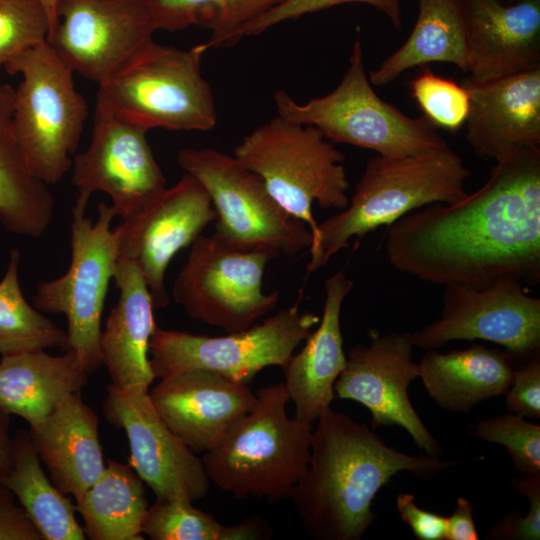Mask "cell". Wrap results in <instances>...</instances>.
<instances>
[{"instance_id": "32", "label": "cell", "mask_w": 540, "mask_h": 540, "mask_svg": "<svg viewBox=\"0 0 540 540\" xmlns=\"http://www.w3.org/2000/svg\"><path fill=\"white\" fill-rule=\"evenodd\" d=\"M19 264L20 252L13 248L0 281V354L64 350L66 331L25 300L19 283Z\"/></svg>"}, {"instance_id": "16", "label": "cell", "mask_w": 540, "mask_h": 540, "mask_svg": "<svg viewBox=\"0 0 540 540\" xmlns=\"http://www.w3.org/2000/svg\"><path fill=\"white\" fill-rule=\"evenodd\" d=\"M103 412L110 424L125 431L129 465L157 500L193 503L206 497L211 483L202 459L160 417L149 388L108 385Z\"/></svg>"}, {"instance_id": "4", "label": "cell", "mask_w": 540, "mask_h": 540, "mask_svg": "<svg viewBox=\"0 0 540 540\" xmlns=\"http://www.w3.org/2000/svg\"><path fill=\"white\" fill-rule=\"evenodd\" d=\"M252 408L201 457L206 474L236 499L289 498L305 473L313 425L290 417L283 383L257 389Z\"/></svg>"}, {"instance_id": "35", "label": "cell", "mask_w": 540, "mask_h": 540, "mask_svg": "<svg viewBox=\"0 0 540 540\" xmlns=\"http://www.w3.org/2000/svg\"><path fill=\"white\" fill-rule=\"evenodd\" d=\"M473 435L503 445L522 476L540 475V425L509 412L480 420Z\"/></svg>"}, {"instance_id": "38", "label": "cell", "mask_w": 540, "mask_h": 540, "mask_svg": "<svg viewBox=\"0 0 540 540\" xmlns=\"http://www.w3.org/2000/svg\"><path fill=\"white\" fill-rule=\"evenodd\" d=\"M513 488L525 495L529 510L525 515L509 513L486 534L487 539L539 540L540 539V475L522 476L510 480Z\"/></svg>"}, {"instance_id": "18", "label": "cell", "mask_w": 540, "mask_h": 540, "mask_svg": "<svg viewBox=\"0 0 540 540\" xmlns=\"http://www.w3.org/2000/svg\"><path fill=\"white\" fill-rule=\"evenodd\" d=\"M148 130L96 107L92 138L72 160L79 193L101 191L116 216L126 218L166 188L165 176L146 139Z\"/></svg>"}, {"instance_id": "31", "label": "cell", "mask_w": 540, "mask_h": 540, "mask_svg": "<svg viewBox=\"0 0 540 540\" xmlns=\"http://www.w3.org/2000/svg\"><path fill=\"white\" fill-rule=\"evenodd\" d=\"M284 0H146L155 30L199 26L210 32L207 49L231 46L242 27Z\"/></svg>"}, {"instance_id": "27", "label": "cell", "mask_w": 540, "mask_h": 540, "mask_svg": "<svg viewBox=\"0 0 540 540\" xmlns=\"http://www.w3.org/2000/svg\"><path fill=\"white\" fill-rule=\"evenodd\" d=\"M14 91L0 81V223L11 233L38 238L53 220L55 200L49 185L30 172L17 144Z\"/></svg>"}, {"instance_id": "44", "label": "cell", "mask_w": 540, "mask_h": 540, "mask_svg": "<svg viewBox=\"0 0 540 540\" xmlns=\"http://www.w3.org/2000/svg\"><path fill=\"white\" fill-rule=\"evenodd\" d=\"M41 2L43 6L45 7L48 17H49V21H50L49 34H50L57 23L56 7H57L58 0H41Z\"/></svg>"}, {"instance_id": "26", "label": "cell", "mask_w": 540, "mask_h": 540, "mask_svg": "<svg viewBox=\"0 0 540 540\" xmlns=\"http://www.w3.org/2000/svg\"><path fill=\"white\" fill-rule=\"evenodd\" d=\"M88 376L70 350L57 356L45 350L2 356L0 410L21 417L34 427L67 396L80 392Z\"/></svg>"}, {"instance_id": "41", "label": "cell", "mask_w": 540, "mask_h": 540, "mask_svg": "<svg viewBox=\"0 0 540 540\" xmlns=\"http://www.w3.org/2000/svg\"><path fill=\"white\" fill-rule=\"evenodd\" d=\"M0 540H44L21 505L0 500Z\"/></svg>"}, {"instance_id": "33", "label": "cell", "mask_w": 540, "mask_h": 540, "mask_svg": "<svg viewBox=\"0 0 540 540\" xmlns=\"http://www.w3.org/2000/svg\"><path fill=\"white\" fill-rule=\"evenodd\" d=\"M267 531L262 518L226 526L185 501L157 500L149 506L142 525L143 535L152 540H254L263 538Z\"/></svg>"}, {"instance_id": "34", "label": "cell", "mask_w": 540, "mask_h": 540, "mask_svg": "<svg viewBox=\"0 0 540 540\" xmlns=\"http://www.w3.org/2000/svg\"><path fill=\"white\" fill-rule=\"evenodd\" d=\"M412 97L436 129L459 130L466 122L470 98L467 89L426 67L409 82Z\"/></svg>"}, {"instance_id": "8", "label": "cell", "mask_w": 540, "mask_h": 540, "mask_svg": "<svg viewBox=\"0 0 540 540\" xmlns=\"http://www.w3.org/2000/svg\"><path fill=\"white\" fill-rule=\"evenodd\" d=\"M4 69L22 80L14 91L13 129L30 172L47 185L72 167L88 115L74 72L43 41L11 59Z\"/></svg>"}, {"instance_id": "37", "label": "cell", "mask_w": 540, "mask_h": 540, "mask_svg": "<svg viewBox=\"0 0 540 540\" xmlns=\"http://www.w3.org/2000/svg\"><path fill=\"white\" fill-rule=\"evenodd\" d=\"M346 3L370 5L385 14L396 28L402 27L400 0H284L242 27L237 34V39L239 41L243 37L256 36L282 22Z\"/></svg>"}, {"instance_id": "46", "label": "cell", "mask_w": 540, "mask_h": 540, "mask_svg": "<svg viewBox=\"0 0 540 540\" xmlns=\"http://www.w3.org/2000/svg\"><path fill=\"white\" fill-rule=\"evenodd\" d=\"M508 1H518V0H508Z\"/></svg>"}, {"instance_id": "42", "label": "cell", "mask_w": 540, "mask_h": 540, "mask_svg": "<svg viewBox=\"0 0 540 540\" xmlns=\"http://www.w3.org/2000/svg\"><path fill=\"white\" fill-rule=\"evenodd\" d=\"M474 507L464 497H458L453 513L447 517L444 540H478Z\"/></svg>"}, {"instance_id": "22", "label": "cell", "mask_w": 540, "mask_h": 540, "mask_svg": "<svg viewBox=\"0 0 540 540\" xmlns=\"http://www.w3.org/2000/svg\"><path fill=\"white\" fill-rule=\"evenodd\" d=\"M353 287L345 268L325 280V301L318 327L282 367L283 385L295 407L294 417L308 424L313 425L331 407L334 384L346 365L340 315L344 299Z\"/></svg>"}, {"instance_id": "6", "label": "cell", "mask_w": 540, "mask_h": 540, "mask_svg": "<svg viewBox=\"0 0 540 540\" xmlns=\"http://www.w3.org/2000/svg\"><path fill=\"white\" fill-rule=\"evenodd\" d=\"M274 102L280 117L313 126L334 144L354 145L381 156L418 155L449 146L425 117H409L376 94L365 71L359 38L333 91L299 103L277 90Z\"/></svg>"}, {"instance_id": "30", "label": "cell", "mask_w": 540, "mask_h": 540, "mask_svg": "<svg viewBox=\"0 0 540 540\" xmlns=\"http://www.w3.org/2000/svg\"><path fill=\"white\" fill-rule=\"evenodd\" d=\"M0 483L18 498L44 540L86 538L75 516L76 506L44 473L29 431L15 434L12 463Z\"/></svg>"}, {"instance_id": "28", "label": "cell", "mask_w": 540, "mask_h": 540, "mask_svg": "<svg viewBox=\"0 0 540 540\" xmlns=\"http://www.w3.org/2000/svg\"><path fill=\"white\" fill-rule=\"evenodd\" d=\"M431 62L469 69L466 27L461 0H419V13L411 34L394 53L371 71L372 85L384 86L404 71Z\"/></svg>"}, {"instance_id": "29", "label": "cell", "mask_w": 540, "mask_h": 540, "mask_svg": "<svg viewBox=\"0 0 540 540\" xmlns=\"http://www.w3.org/2000/svg\"><path fill=\"white\" fill-rule=\"evenodd\" d=\"M144 482L129 464L108 460L100 477L76 500L85 536L92 540H143L149 505Z\"/></svg>"}, {"instance_id": "11", "label": "cell", "mask_w": 540, "mask_h": 540, "mask_svg": "<svg viewBox=\"0 0 540 540\" xmlns=\"http://www.w3.org/2000/svg\"><path fill=\"white\" fill-rule=\"evenodd\" d=\"M177 161L208 192L217 215L215 234L227 244L241 250L269 247L288 256L310 247L307 224L288 213L262 179L234 156L212 148H186Z\"/></svg>"}, {"instance_id": "9", "label": "cell", "mask_w": 540, "mask_h": 540, "mask_svg": "<svg viewBox=\"0 0 540 540\" xmlns=\"http://www.w3.org/2000/svg\"><path fill=\"white\" fill-rule=\"evenodd\" d=\"M90 196L79 193L72 208L71 262L60 277L39 283L33 304L41 312L67 320L65 350L76 354L90 375L102 366L101 320L110 281L118 263L116 214L104 201L95 221L86 215Z\"/></svg>"}, {"instance_id": "24", "label": "cell", "mask_w": 540, "mask_h": 540, "mask_svg": "<svg viewBox=\"0 0 540 540\" xmlns=\"http://www.w3.org/2000/svg\"><path fill=\"white\" fill-rule=\"evenodd\" d=\"M113 280L120 294L101 333L102 365L111 384L118 388H149L156 378L149 357V342L156 327L153 300L132 261L118 260Z\"/></svg>"}, {"instance_id": "7", "label": "cell", "mask_w": 540, "mask_h": 540, "mask_svg": "<svg viewBox=\"0 0 540 540\" xmlns=\"http://www.w3.org/2000/svg\"><path fill=\"white\" fill-rule=\"evenodd\" d=\"M234 157L262 179L288 213L307 224L312 238L318 226L314 202L341 210L349 203L345 156L313 126L276 115L247 134Z\"/></svg>"}, {"instance_id": "39", "label": "cell", "mask_w": 540, "mask_h": 540, "mask_svg": "<svg viewBox=\"0 0 540 540\" xmlns=\"http://www.w3.org/2000/svg\"><path fill=\"white\" fill-rule=\"evenodd\" d=\"M505 395L508 412L524 418H540V356L525 360L514 368L513 380Z\"/></svg>"}, {"instance_id": "2", "label": "cell", "mask_w": 540, "mask_h": 540, "mask_svg": "<svg viewBox=\"0 0 540 540\" xmlns=\"http://www.w3.org/2000/svg\"><path fill=\"white\" fill-rule=\"evenodd\" d=\"M316 422L307 469L289 497L313 539L360 540L375 519L373 499L394 475L431 479L455 464L398 451L331 407Z\"/></svg>"}, {"instance_id": "3", "label": "cell", "mask_w": 540, "mask_h": 540, "mask_svg": "<svg viewBox=\"0 0 540 540\" xmlns=\"http://www.w3.org/2000/svg\"><path fill=\"white\" fill-rule=\"evenodd\" d=\"M469 176V169L450 146L404 157L376 154L367 161L348 205L318 223L307 272L322 268L352 239L357 248L367 234L411 211L462 200L468 195Z\"/></svg>"}, {"instance_id": "21", "label": "cell", "mask_w": 540, "mask_h": 540, "mask_svg": "<svg viewBox=\"0 0 540 540\" xmlns=\"http://www.w3.org/2000/svg\"><path fill=\"white\" fill-rule=\"evenodd\" d=\"M467 78L485 82L540 66V0H461Z\"/></svg>"}, {"instance_id": "1", "label": "cell", "mask_w": 540, "mask_h": 540, "mask_svg": "<svg viewBox=\"0 0 540 540\" xmlns=\"http://www.w3.org/2000/svg\"><path fill=\"white\" fill-rule=\"evenodd\" d=\"M384 238L390 264L424 282L483 287L509 275L539 283L540 146L514 150L477 191L409 212Z\"/></svg>"}, {"instance_id": "12", "label": "cell", "mask_w": 540, "mask_h": 540, "mask_svg": "<svg viewBox=\"0 0 540 540\" xmlns=\"http://www.w3.org/2000/svg\"><path fill=\"white\" fill-rule=\"evenodd\" d=\"M320 318L298 303L260 324L225 336L192 334L155 327L149 357L156 378L204 369L249 384L262 369L283 367Z\"/></svg>"}, {"instance_id": "40", "label": "cell", "mask_w": 540, "mask_h": 540, "mask_svg": "<svg viewBox=\"0 0 540 540\" xmlns=\"http://www.w3.org/2000/svg\"><path fill=\"white\" fill-rule=\"evenodd\" d=\"M396 507L400 518L419 540H444L447 517L421 509L411 493H399Z\"/></svg>"}, {"instance_id": "19", "label": "cell", "mask_w": 540, "mask_h": 540, "mask_svg": "<svg viewBox=\"0 0 540 540\" xmlns=\"http://www.w3.org/2000/svg\"><path fill=\"white\" fill-rule=\"evenodd\" d=\"M149 396L166 425L195 453L215 448L256 401L249 384L204 369L160 378Z\"/></svg>"}, {"instance_id": "14", "label": "cell", "mask_w": 540, "mask_h": 540, "mask_svg": "<svg viewBox=\"0 0 540 540\" xmlns=\"http://www.w3.org/2000/svg\"><path fill=\"white\" fill-rule=\"evenodd\" d=\"M47 41L74 73L100 84L153 41L146 0H58Z\"/></svg>"}, {"instance_id": "23", "label": "cell", "mask_w": 540, "mask_h": 540, "mask_svg": "<svg viewBox=\"0 0 540 540\" xmlns=\"http://www.w3.org/2000/svg\"><path fill=\"white\" fill-rule=\"evenodd\" d=\"M98 426V415L78 392L67 396L43 421L29 429L51 481L75 500L106 466Z\"/></svg>"}, {"instance_id": "43", "label": "cell", "mask_w": 540, "mask_h": 540, "mask_svg": "<svg viewBox=\"0 0 540 540\" xmlns=\"http://www.w3.org/2000/svg\"><path fill=\"white\" fill-rule=\"evenodd\" d=\"M13 455V438L10 436V415L0 410V480L9 471Z\"/></svg>"}, {"instance_id": "13", "label": "cell", "mask_w": 540, "mask_h": 540, "mask_svg": "<svg viewBox=\"0 0 540 540\" xmlns=\"http://www.w3.org/2000/svg\"><path fill=\"white\" fill-rule=\"evenodd\" d=\"M440 317L410 333L413 346L437 350L453 340L476 339L503 346L524 361L539 354L540 299L514 276H500L483 287L444 286Z\"/></svg>"}, {"instance_id": "36", "label": "cell", "mask_w": 540, "mask_h": 540, "mask_svg": "<svg viewBox=\"0 0 540 540\" xmlns=\"http://www.w3.org/2000/svg\"><path fill=\"white\" fill-rule=\"evenodd\" d=\"M49 32L50 21L41 0H0V69L46 41Z\"/></svg>"}, {"instance_id": "45", "label": "cell", "mask_w": 540, "mask_h": 540, "mask_svg": "<svg viewBox=\"0 0 540 540\" xmlns=\"http://www.w3.org/2000/svg\"><path fill=\"white\" fill-rule=\"evenodd\" d=\"M0 500H14V495L0 483Z\"/></svg>"}, {"instance_id": "17", "label": "cell", "mask_w": 540, "mask_h": 540, "mask_svg": "<svg viewBox=\"0 0 540 540\" xmlns=\"http://www.w3.org/2000/svg\"><path fill=\"white\" fill-rule=\"evenodd\" d=\"M413 347L410 332L382 334L371 330L369 344H358L348 351L334 393L366 407L374 429L402 427L425 454L439 457L441 448L408 395L410 383L419 377L418 364L412 361Z\"/></svg>"}, {"instance_id": "10", "label": "cell", "mask_w": 540, "mask_h": 540, "mask_svg": "<svg viewBox=\"0 0 540 540\" xmlns=\"http://www.w3.org/2000/svg\"><path fill=\"white\" fill-rule=\"evenodd\" d=\"M279 254L269 247L241 250L215 233L201 234L176 276L172 296L193 319L227 333L246 330L278 302L279 293H265L262 286L267 263Z\"/></svg>"}, {"instance_id": "25", "label": "cell", "mask_w": 540, "mask_h": 540, "mask_svg": "<svg viewBox=\"0 0 540 540\" xmlns=\"http://www.w3.org/2000/svg\"><path fill=\"white\" fill-rule=\"evenodd\" d=\"M513 358L507 351L474 344L439 353L426 350L418 363L428 395L442 409L465 413L477 404L504 395L513 380Z\"/></svg>"}, {"instance_id": "20", "label": "cell", "mask_w": 540, "mask_h": 540, "mask_svg": "<svg viewBox=\"0 0 540 540\" xmlns=\"http://www.w3.org/2000/svg\"><path fill=\"white\" fill-rule=\"evenodd\" d=\"M466 140L482 159L498 161L523 146H540V66L485 82L467 77Z\"/></svg>"}, {"instance_id": "5", "label": "cell", "mask_w": 540, "mask_h": 540, "mask_svg": "<svg viewBox=\"0 0 540 540\" xmlns=\"http://www.w3.org/2000/svg\"><path fill=\"white\" fill-rule=\"evenodd\" d=\"M205 43L179 49L148 43L98 84L96 107L147 130L209 131L217 124L201 70Z\"/></svg>"}, {"instance_id": "15", "label": "cell", "mask_w": 540, "mask_h": 540, "mask_svg": "<svg viewBox=\"0 0 540 540\" xmlns=\"http://www.w3.org/2000/svg\"><path fill=\"white\" fill-rule=\"evenodd\" d=\"M217 218L204 186L185 173L114 228L118 260L132 261L142 273L155 308L170 302L165 274L174 256L191 245Z\"/></svg>"}]
</instances>
